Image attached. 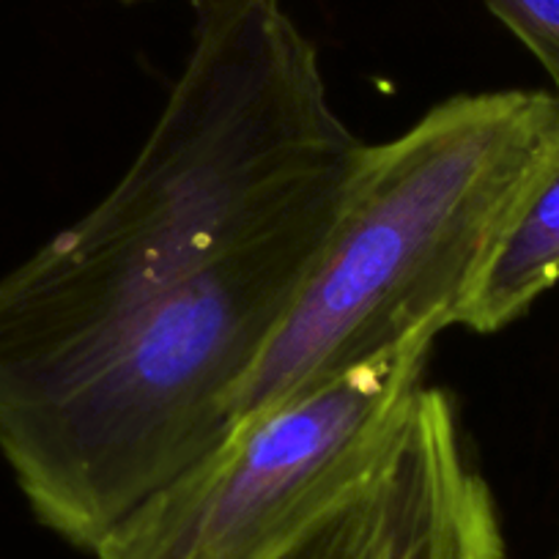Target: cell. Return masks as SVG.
<instances>
[{"label":"cell","mask_w":559,"mask_h":559,"mask_svg":"<svg viewBox=\"0 0 559 559\" xmlns=\"http://www.w3.org/2000/svg\"><path fill=\"white\" fill-rule=\"evenodd\" d=\"M557 283L559 121L455 324L480 335L504 330Z\"/></svg>","instance_id":"cell-5"},{"label":"cell","mask_w":559,"mask_h":559,"mask_svg":"<svg viewBox=\"0 0 559 559\" xmlns=\"http://www.w3.org/2000/svg\"><path fill=\"white\" fill-rule=\"evenodd\" d=\"M192 9L127 174L0 280V453L85 551L228 437L368 152L280 0Z\"/></svg>","instance_id":"cell-1"},{"label":"cell","mask_w":559,"mask_h":559,"mask_svg":"<svg viewBox=\"0 0 559 559\" xmlns=\"http://www.w3.org/2000/svg\"><path fill=\"white\" fill-rule=\"evenodd\" d=\"M390 483L376 559H504L497 502L442 390L414 392L390 442Z\"/></svg>","instance_id":"cell-4"},{"label":"cell","mask_w":559,"mask_h":559,"mask_svg":"<svg viewBox=\"0 0 559 559\" xmlns=\"http://www.w3.org/2000/svg\"><path fill=\"white\" fill-rule=\"evenodd\" d=\"M390 444L368 480L283 559H376L390 515Z\"/></svg>","instance_id":"cell-6"},{"label":"cell","mask_w":559,"mask_h":559,"mask_svg":"<svg viewBox=\"0 0 559 559\" xmlns=\"http://www.w3.org/2000/svg\"><path fill=\"white\" fill-rule=\"evenodd\" d=\"M433 337L245 419L129 510L94 559H283L370 477Z\"/></svg>","instance_id":"cell-3"},{"label":"cell","mask_w":559,"mask_h":559,"mask_svg":"<svg viewBox=\"0 0 559 559\" xmlns=\"http://www.w3.org/2000/svg\"><path fill=\"white\" fill-rule=\"evenodd\" d=\"M486 7L543 63L559 91V0H486Z\"/></svg>","instance_id":"cell-7"},{"label":"cell","mask_w":559,"mask_h":559,"mask_svg":"<svg viewBox=\"0 0 559 559\" xmlns=\"http://www.w3.org/2000/svg\"><path fill=\"white\" fill-rule=\"evenodd\" d=\"M557 121V91H488L368 146L326 250L236 395L230 431L453 326Z\"/></svg>","instance_id":"cell-2"}]
</instances>
